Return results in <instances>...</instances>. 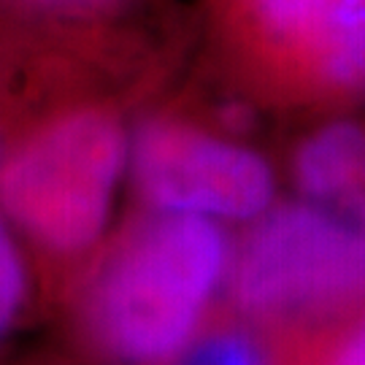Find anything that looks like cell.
<instances>
[{
	"label": "cell",
	"instance_id": "obj_8",
	"mask_svg": "<svg viewBox=\"0 0 365 365\" xmlns=\"http://www.w3.org/2000/svg\"><path fill=\"white\" fill-rule=\"evenodd\" d=\"M30 295V276L16 244L14 225L0 211V341L19 322Z\"/></svg>",
	"mask_w": 365,
	"mask_h": 365
},
{
	"label": "cell",
	"instance_id": "obj_11",
	"mask_svg": "<svg viewBox=\"0 0 365 365\" xmlns=\"http://www.w3.org/2000/svg\"><path fill=\"white\" fill-rule=\"evenodd\" d=\"M344 217H349V220L360 222V225H365V187L360 190V195L354 197V203L346 209V214Z\"/></svg>",
	"mask_w": 365,
	"mask_h": 365
},
{
	"label": "cell",
	"instance_id": "obj_3",
	"mask_svg": "<svg viewBox=\"0 0 365 365\" xmlns=\"http://www.w3.org/2000/svg\"><path fill=\"white\" fill-rule=\"evenodd\" d=\"M130 141L106 111L52 119L0 165V211L14 230L60 257L90 249L111 220Z\"/></svg>",
	"mask_w": 365,
	"mask_h": 365
},
{
	"label": "cell",
	"instance_id": "obj_7",
	"mask_svg": "<svg viewBox=\"0 0 365 365\" xmlns=\"http://www.w3.org/2000/svg\"><path fill=\"white\" fill-rule=\"evenodd\" d=\"M173 365H279L262 333L244 325H222L187 344Z\"/></svg>",
	"mask_w": 365,
	"mask_h": 365
},
{
	"label": "cell",
	"instance_id": "obj_6",
	"mask_svg": "<svg viewBox=\"0 0 365 365\" xmlns=\"http://www.w3.org/2000/svg\"><path fill=\"white\" fill-rule=\"evenodd\" d=\"M289 170L309 203L346 214L365 187V125L336 119L303 135Z\"/></svg>",
	"mask_w": 365,
	"mask_h": 365
},
{
	"label": "cell",
	"instance_id": "obj_5",
	"mask_svg": "<svg viewBox=\"0 0 365 365\" xmlns=\"http://www.w3.org/2000/svg\"><path fill=\"white\" fill-rule=\"evenodd\" d=\"M247 33L309 87L365 95V0H235Z\"/></svg>",
	"mask_w": 365,
	"mask_h": 365
},
{
	"label": "cell",
	"instance_id": "obj_9",
	"mask_svg": "<svg viewBox=\"0 0 365 365\" xmlns=\"http://www.w3.org/2000/svg\"><path fill=\"white\" fill-rule=\"evenodd\" d=\"M322 365H365V309L354 314L349 327L330 344Z\"/></svg>",
	"mask_w": 365,
	"mask_h": 365
},
{
	"label": "cell",
	"instance_id": "obj_4",
	"mask_svg": "<svg viewBox=\"0 0 365 365\" xmlns=\"http://www.w3.org/2000/svg\"><path fill=\"white\" fill-rule=\"evenodd\" d=\"M135 190L155 211L247 222L274 206L276 179L255 149L173 119H152L130 141Z\"/></svg>",
	"mask_w": 365,
	"mask_h": 365
},
{
	"label": "cell",
	"instance_id": "obj_12",
	"mask_svg": "<svg viewBox=\"0 0 365 365\" xmlns=\"http://www.w3.org/2000/svg\"><path fill=\"white\" fill-rule=\"evenodd\" d=\"M0 155H3V152H0Z\"/></svg>",
	"mask_w": 365,
	"mask_h": 365
},
{
	"label": "cell",
	"instance_id": "obj_10",
	"mask_svg": "<svg viewBox=\"0 0 365 365\" xmlns=\"http://www.w3.org/2000/svg\"><path fill=\"white\" fill-rule=\"evenodd\" d=\"M25 9H36V11H54V14H81L92 11V9H103L111 0H14Z\"/></svg>",
	"mask_w": 365,
	"mask_h": 365
},
{
	"label": "cell",
	"instance_id": "obj_2",
	"mask_svg": "<svg viewBox=\"0 0 365 365\" xmlns=\"http://www.w3.org/2000/svg\"><path fill=\"white\" fill-rule=\"evenodd\" d=\"M227 295L257 325H327L365 309V225L317 203L260 214L233 249Z\"/></svg>",
	"mask_w": 365,
	"mask_h": 365
},
{
	"label": "cell",
	"instance_id": "obj_1",
	"mask_svg": "<svg viewBox=\"0 0 365 365\" xmlns=\"http://www.w3.org/2000/svg\"><path fill=\"white\" fill-rule=\"evenodd\" d=\"M233 262L220 222L155 211L92 276L84 333L119 365H170L195 339Z\"/></svg>",
	"mask_w": 365,
	"mask_h": 365
}]
</instances>
